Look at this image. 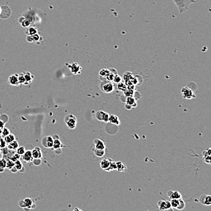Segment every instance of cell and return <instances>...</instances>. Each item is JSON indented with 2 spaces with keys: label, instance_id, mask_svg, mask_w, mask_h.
I'll use <instances>...</instances> for the list:
<instances>
[{
  "label": "cell",
  "instance_id": "obj_1",
  "mask_svg": "<svg viewBox=\"0 0 211 211\" xmlns=\"http://www.w3.org/2000/svg\"><path fill=\"white\" fill-rule=\"evenodd\" d=\"M178 9L180 13H184L187 10L189 5L197 2L196 0H172Z\"/></svg>",
  "mask_w": 211,
  "mask_h": 211
},
{
  "label": "cell",
  "instance_id": "obj_2",
  "mask_svg": "<svg viewBox=\"0 0 211 211\" xmlns=\"http://www.w3.org/2000/svg\"><path fill=\"white\" fill-rule=\"evenodd\" d=\"M64 122L69 129L73 130L77 127V119L74 114H69L64 118Z\"/></svg>",
  "mask_w": 211,
  "mask_h": 211
},
{
  "label": "cell",
  "instance_id": "obj_3",
  "mask_svg": "<svg viewBox=\"0 0 211 211\" xmlns=\"http://www.w3.org/2000/svg\"><path fill=\"white\" fill-rule=\"evenodd\" d=\"M181 93L183 97L185 99H187V100H191V99H194V98L196 97L194 91L192 90L191 88L187 87V86H185V87H183L182 88Z\"/></svg>",
  "mask_w": 211,
  "mask_h": 211
},
{
  "label": "cell",
  "instance_id": "obj_4",
  "mask_svg": "<svg viewBox=\"0 0 211 211\" xmlns=\"http://www.w3.org/2000/svg\"><path fill=\"white\" fill-rule=\"evenodd\" d=\"M95 116L96 119L99 121H101V122H108L109 118V114L107 113V112H105L102 110L98 111L96 113Z\"/></svg>",
  "mask_w": 211,
  "mask_h": 211
},
{
  "label": "cell",
  "instance_id": "obj_5",
  "mask_svg": "<svg viewBox=\"0 0 211 211\" xmlns=\"http://www.w3.org/2000/svg\"><path fill=\"white\" fill-rule=\"evenodd\" d=\"M158 206L160 211L172 210L170 201L168 200H160L158 202Z\"/></svg>",
  "mask_w": 211,
  "mask_h": 211
},
{
  "label": "cell",
  "instance_id": "obj_6",
  "mask_svg": "<svg viewBox=\"0 0 211 211\" xmlns=\"http://www.w3.org/2000/svg\"><path fill=\"white\" fill-rule=\"evenodd\" d=\"M41 144L43 145V147H45V148H51V147H53V138L50 136H45L41 141Z\"/></svg>",
  "mask_w": 211,
  "mask_h": 211
},
{
  "label": "cell",
  "instance_id": "obj_7",
  "mask_svg": "<svg viewBox=\"0 0 211 211\" xmlns=\"http://www.w3.org/2000/svg\"><path fill=\"white\" fill-rule=\"evenodd\" d=\"M200 203L205 206H210L211 205V196L204 194L200 197L199 199Z\"/></svg>",
  "mask_w": 211,
  "mask_h": 211
},
{
  "label": "cell",
  "instance_id": "obj_8",
  "mask_svg": "<svg viewBox=\"0 0 211 211\" xmlns=\"http://www.w3.org/2000/svg\"><path fill=\"white\" fill-rule=\"evenodd\" d=\"M203 159L205 163L210 164H211V148H206L203 153Z\"/></svg>",
  "mask_w": 211,
  "mask_h": 211
},
{
  "label": "cell",
  "instance_id": "obj_9",
  "mask_svg": "<svg viewBox=\"0 0 211 211\" xmlns=\"http://www.w3.org/2000/svg\"><path fill=\"white\" fill-rule=\"evenodd\" d=\"M102 89H103V91L106 93H111L114 91L115 88H114V85L111 82H106L103 85Z\"/></svg>",
  "mask_w": 211,
  "mask_h": 211
},
{
  "label": "cell",
  "instance_id": "obj_10",
  "mask_svg": "<svg viewBox=\"0 0 211 211\" xmlns=\"http://www.w3.org/2000/svg\"><path fill=\"white\" fill-rule=\"evenodd\" d=\"M93 144H94L95 147L97 149L101 150H105L106 144L104 142L100 139H95L93 141Z\"/></svg>",
  "mask_w": 211,
  "mask_h": 211
},
{
  "label": "cell",
  "instance_id": "obj_11",
  "mask_svg": "<svg viewBox=\"0 0 211 211\" xmlns=\"http://www.w3.org/2000/svg\"><path fill=\"white\" fill-rule=\"evenodd\" d=\"M32 156L33 158H34V159H40L41 157H42V153H41V148L38 147H35V148L32 151Z\"/></svg>",
  "mask_w": 211,
  "mask_h": 211
},
{
  "label": "cell",
  "instance_id": "obj_12",
  "mask_svg": "<svg viewBox=\"0 0 211 211\" xmlns=\"http://www.w3.org/2000/svg\"><path fill=\"white\" fill-rule=\"evenodd\" d=\"M168 196L170 200L182 198L181 194L178 191H169L168 192Z\"/></svg>",
  "mask_w": 211,
  "mask_h": 211
},
{
  "label": "cell",
  "instance_id": "obj_13",
  "mask_svg": "<svg viewBox=\"0 0 211 211\" xmlns=\"http://www.w3.org/2000/svg\"><path fill=\"white\" fill-rule=\"evenodd\" d=\"M22 156H23V159L26 162H32L34 160V158L32 154V151L30 150L26 151L25 153L22 155Z\"/></svg>",
  "mask_w": 211,
  "mask_h": 211
},
{
  "label": "cell",
  "instance_id": "obj_14",
  "mask_svg": "<svg viewBox=\"0 0 211 211\" xmlns=\"http://www.w3.org/2000/svg\"><path fill=\"white\" fill-rule=\"evenodd\" d=\"M108 122L116 125H119L120 124L119 118L117 116L115 115V114H111V115H109Z\"/></svg>",
  "mask_w": 211,
  "mask_h": 211
},
{
  "label": "cell",
  "instance_id": "obj_15",
  "mask_svg": "<svg viewBox=\"0 0 211 211\" xmlns=\"http://www.w3.org/2000/svg\"><path fill=\"white\" fill-rule=\"evenodd\" d=\"M111 159H106V158H104L101 160L100 162V167L103 170H106L108 169L110 163H111Z\"/></svg>",
  "mask_w": 211,
  "mask_h": 211
},
{
  "label": "cell",
  "instance_id": "obj_16",
  "mask_svg": "<svg viewBox=\"0 0 211 211\" xmlns=\"http://www.w3.org/2000/svg\"><path fill=\"white\" fill-rule=\"evenodd\" d=\"M18 74H13V75H10L9 78V82L12 85H18Z\"/></svg>",
  "mask_w": 211,
  "mask_h": 211
},
{
  "label": "cell",
  "instance_id": "obj_17",
  "mask_svg": "<svg viewBox=\"0 0 211 211\" xmlns=\"http://www.w3.org/2000/svg\"><path fill=\"white\" fill-rule=\"evenodd\" d=\"M19 147V144L18 142V141H13L9 143L7 145V148L11 150H15L17 149L18 147Z\"/></svg>",
  "mask_w": 211,
  "mask_h": 211
},
{
  "label": "cell",
  "instance_id": "obj_18",
  "mask_svg": "<svg viewBox=\"0 0 211 211\" xmlns=\"http://www.w3.org/2000/svg\"><path fill=\"white\" fill-rule=\"evenodd\" d=\"M94 154L96 156L98 157V158H101L103 157L105 154V150H101L95 148L94 150Z\"/></svg>",
  "mask_w": 211,
  "mask_h": 211
},
{
  "label": "cell",
  "instance_id": "obj_19",
  "mask_svg": "<svg viewBox=\"0 0 211 211\" xmlns=\"http://www.w3.org/2000/svg\"><path fill=\"white\" fill-rule=\"evenodd\" d=\"M116 164H117V170H118L119 172H123L126 169V166L125 164H123L121 161L117 162Z\"/></svg>",
  "mask_w": 211,
  "mask_h": 211
},
{
  "label": "cell",
  "instance_id": "obj_20",
  "mask_svg": "<svg viewBox=\"0 0 211 211\" xmlns=\"http://www.w3.org/2000/svg\"><path fill=\"white\" fill-rule=\"evenodd\" d=\"M23 201H24V204H25L26 208H28V209H32V208L33 201L32 200V199H30L29 198H26Z\"/></svg>",
  "mask_w": 211,
  "mask_h": 211
},
{
  "label": "cell",
  "instance_id": "obj_21",
  "mask_svg": "<svg viewBox=\"0 0 211 211\" xmlns=\"http://www.w3.org/2000/svg\"><path fill=\"white\" fill-rule=\"evenodd\" d=\"M61 142L59 139H56L53 140V148L54 149H58L61 147Z\"/></svg>",
  "mask_w": 211,
  "mask_h": 211
},
{
  "label": "cell",
  "instance_id": "obj_22",
  "mask_svg": "<svg viewBox=\"0 0 211 211\" xmlns=\"http://www.w3.org/2000/svg\"><path fill=\"white\" fill-rule=\"evenodd\" d=\"M4 139L5 141L6 142L7 144H9V143L11 142H12L13 141L15 140V137L13 134L10 133V134L8 135L7 136L4 137Z\"/></svg>",
  "mask_w": 211,
  "mask_h": 211
},
{
  "label": "cell",
  "instance_id": "obj_23",
  "mask_svg": "<svg viewBox=\"0 0 211 211\" xmlns=\"http://www.w3.org/2000/svg\"><path fill=\"white\" fill-rule=\"evenodd\" d=\"M171 207L172 208L176 209L179 205V203H180V199H172L170 201Z\"/></svg>",
  "mask_w": 211,
  "mask_h": 211
},
{
  "label": "cell",
  "instance_id": "obj_24",
  "mask_svg": "<svg viewBox=\"0 0 211 211\" xmlns=\"http://www.w3.org/2000/svg\"><path fill=\"white\" fill-rule=\"evenodd\" d=\"M24 78H25V83L29 84L32 81V75L29 72H26L24 74Z\"/></svg>",
  "mask_w": 211,
  "mask_h": 211
},
{
  "label": "cell",
  "instance_id": "obj_25",
  "mask_svg": "<svg viewBox=\"0 0 211 211\" xmlns=\"http://www.w3.org/2000/svg\"><path fill=\"white\" fill-rule=\"evenodd\" d=\"M114 170H117V164H116L115 162H114V161L111 160L108 169L106 171V172H111V171H112Z\"/></svg>",
  "mask_w": 211,
  "mask_h": 211
},
{
  "label": "cell",
  "instance_id": "obj_26",
  "mask_svg": "<svg viewBox=\"0 0 211 211\" xmlns=\"http://www.w3.org/2000/svg\"><path fill=\"white\" fill-rule=\"evenodd\" d=\"M23 164H22V162H21L19 159L16 160V161H15V166L14 167L16 168V169L17 170H21L22 169V168H23Z\"/></svg>",
  "mask_w": 211,
  "mask_h": 211
},
{
  "label": "cell",
  "instance_id": "obj_27",
  "mask_svg": "<svg viewBox=\"0 0 211 211\" xmlns=\"http://www.w3.org/2000/svg\"><path fill=\"white\" fill-rule=\"evenodd\" d=\"M124 93H125V96H126V97H132V96H133L134 92H133V90L132 89L127 88L126 90L124 91Z\"/></svg>",
  "mask_w": 211,
  "mask_h": 211
},
{
  "label": "cell",
  "instance_id": "obj_28",
  "mask_svg": "<svg viewBox=\"0 0 211 211\" xmlns=\"http://www.w3.org/2000/svg\"><path fill=\"white\" fill-rule=\"evenodd\" d=\"M15 166V162L14 161H12V160L9 159V160L7 161L6 163V168L9 169H12Z\"/></svg>",
  "mask_w": 211,
  "mask_h": 211
},
{
  "label": "cell",
  "instance_id": "obj_29",
  "mask_svg": "<svg viewBox=\"0 0 211 211\" xmlns=\"http://www.w3.org/2000/svg\"><path fill=\"white\" fill-rule=\"evenodd\" d=\"M185 206H186L185 202H184V200H183L182 198H180L179 205L178 206V208H176V209H178V210H183V209H184V208H185Z\"/></svg>",
  "mask_w": 211,
  "mask_h": 211
},
{
  "label": "cell",
  "instance_id": "obj_30",
  "mask_svg": "<svg viewBox=\"0 0 211 211\" xmlns=\"http://www.w3.org/2000/svg\"><path fill=\"white\" fill-rule=\"evenodd\" d=\"M109 72H110V70H107V69H104V70H102L100 72V75L102 77H106Z\"/></svg>",
  "mask_w": 211,
  "mask_h": 211
},
{
  "label": "cell",
  "instance_id": "obj_31",
  "mask_svg": "<svg viewBox=\"0 0 211 211\" xmlns=\"http://www.w3.org/2000/svg\"><path fill=\"white\" fill-rule=\"evenodd\" d=\"M126 103L128 105H130L132 106V105L133 104V103L135 102V99H134L133 97H127L126 98Z\"/></svg>",
  "mask_w": 211,
  "mask_h": 211
},
{
  "label": "cell",
  "instance_id": "obj_32",
  "mask_svg": "<svg viewBox=\"0 0 211 211\" xmlns=\"http://www.w3.org/2000/svg\"><path fill=\"white\" fill-rule=\"evenodd\" d=\"M16 151H17V153L20 154V156H22L23 154L25 153L26 149L24 147H18L16 149Z\"/></svg>",
  "mask_w": 211,
  "mask_h": 211
},
{
  "label": "cell",
  "instance_id": "obj_33",
  "mask_svg": "<svg viewBox=\"0 0 211 211\" xmlns=\"http://www.w3.org/2000/svg\"><path fill=\"white\" fill-rule=\"evenodd\" d=\"M18 82L20 84H24L25 83V78H24V74H21L18 76Z\"/></svg>",
  "mask_w": 211,
  "mask_h": 211
},
{
  "label": "cell",
  "instance_id": "obj_34",
  "mask_svg": "<svg viewBox=\"0 0 211 211\" xmlns=\"http://www.w3.org/2000/svg\"><path fill=\"white\" fill-rule=\"evenodd\" d=\"M10 132L9 129H7V128L4 127L3 129H2V135H1V136L5 137V136H7V135L10 134Z\"/></svg>",
  "mask_w": 211,
  "mask_h": 211
},
{
  "label": "cell",
  "instance_id": "obj_35",
  "mask_svg": "<svg viewBox=\"0 0 211 211\" xmlns=\"http://www.w3.org/2000/svg\"><path fill=\"white\" fill-rule=\"evenodd\" d=\"M118 89H119L120 90L123 91H125L127 89V86H126V84H124L121 82H120L119 83H118Z\"/></svg>",
  "mask_w": 211,
  "mask_h": 211
},
{
  "label": "cell",
  "instance_id": "obj_36",
  "mask_svg": "<svg viewBox=\"0 0 211 211\" xmlns=\"http://www.w3.org/2000/svg\"><path fill=\"white\" fill-rule=\"evenodd\" d=\"M7 161L4 159H0V168L2 169H4L6 168Z\"/></svg>",
  "mask_w": 211,
  "mask_h": 211
},
{
  "label": "cell",
  "instance_id": "obj_37",
  "mask_svg": "<svg viewBox=\"0 0 211 211\" xmlns=\"http://www.w3.org/2000/svg\"><path fill=\"white\" fill-rule=\"evenodd\" d=\"M113 81L115 83H119L120 82H121V77L118 74H115L113 78Z\"/></svg>",
  "mask_w": 211,
  "mask_h": 211
},
{
  "label": "cell",
  "instance_id": "obj_38",
  "mask_svg": "<svg viewBox=\"0 0 211 211\" xmlns=\"http://www.w3.org/2000/svg\"><path fill=\"white\" fill-rule=\"evenodd\" d=\"M7 146V142L2 138H0V148H4Z\"/></svg>",
  "mask_w": 211,
  "mask_h": 211
},
{
  "label": "cell",
  "instance_id": "obj_39",
  "mask_svg": "<svg viewBox=\"0 0 211 211\" xmlns=\"http://www.w3.org/2000/svg\"><path fill=\"white\" fill-rule=\"evenodd\" d=\"M115 74H114V73L110 71V72L109 73L108 75H107V77H106V79L108 81H109V82H111V81H113V78H114V76H115Z\"/></svg>",
  "mask_w": 211,
  "mask_h": 211
},
{
  "label": "cell",
  "instance_id": "obj_40",
  "mask_svg": "<svg viewBox=\"0 0 211 211\" xmlns=\"http://www.w3.org/2000/svg\"><path fill=\"white\" fill-rule=\"evenodd\" d=\"M20 156H21L20 155V154H18L17 153H16L14 154L13 156H12V158H10V159H11V160H12V161H14V162H15V161H16V160H18V159H20Z\"/></svg>",
  "mask_w": 211,
  "mask_h": 211
},
{
  "label": "cell",
  "instance_id": "obj_41",
  "mask_svg": "<svg viewBox=\"0 0 211 211\" xmlns=\"http://www.w3.org/2000/svg\"><path fill=\"white\" fill-rule=\"evenodd\" d=\"M29 32L30 35H34V34H35L36 32H37V30H36L35 28H34V27H30L29 30Z\"/></svg>",
  "mask_w": 211,
  "mask_h": 211
},
{
  "label": "cell",
  "instance_id": "obj_42",
  "mask_svg": "<svg viewBox=\"0 0 211 211\" xmlns=\"http://www.w3.org/2000/svg\"><path fill=\"white\" fill-rule=\"evenodd\" d=\"M4 125L5 124L4 122V121H2V120H0V129H3V128L4 127Z\"/></svg>",
  "mask_w": 211,
  "mask_h": 211
},
{
  "label": "cell",
  "instance_id": "obj_43",
  "mask_svg": "<svg viewBox=\"0 0 211 211\" xmlns=\"http://www.w3.org/2000/svg\"><path fill=\"white\" fill-rule=\"evenodd\" d=\"M125 108H126L127 110H131V108H132V106L130 105L127 104L126 103V106H125Z\"/></svg>",
  "mask_w": 211,
  "mask_h": 211
},
{
  "label": "cell",
  "instance_id": "obj_44",
  "mask_svg": "<svg viewBox=\"0 0 211 211\" xmlns=\"http://www.w3.org/2000/svg\"><path fill=\"white\" fill-rule=\"evenodd\" d=\"M136 107H137V103H136V102L135 101L132 105V108H135Z\"/></svg>",
  "mask_w": 211,
  "mask_h": 211
},
{
  "label": "cell",
  "instance_id": "obj_45",
  "mask_svg": "<svg viewBox=\"0 0 211 211\" xmlns=\"http://www.w3.org/2000/svg\"><path fill=\"white\" fill-rule=\"evenodd\" d=\"M35 36H37V35H35ZM35 37H34V36H33V38H35ZM38 37H38H38H36V39H35V41H37V40H38Z\"/></svg>",
  "mask_w": 211,
  "mask_h": 211
},
{
  "label": "cell",
  "instance_id": "obj_46",
  "mask_svg": "<svg viewBox=\"0 0 211 211\" xmlns=\"http://www.w3.org/2000/svg\"><path fill=\"white\" fill-rule=\"evenodd\" d=\"M1 135H2V129H0V137H1Z\"/></svg>",
  "mask_w": 211,
  "mask_h": 211
},
{
  "label": "cell",
  "instance_id": "obj_47",
  "mask_svg": "<svg viewBox=\"0 0 211 211\" xmlns=\"http://www.w3.org/2000/svg\"><path fill=\"white\" fill-rule=\"evenodd\" d=\"M74 211H81V209H78V208H75V209H74Z\"/></svg>",
  "mask_w": 211,
  "mask_h": 211
},
{
  "label": "cell",
  "instance_id": "obj_48",
  "mask_svg": "<svg viewBox=\"0 0 211 211\" xmlns=\"http://www.w3.org/2000/svg\"><path fill=\"white\" fill-rule=\"evenodd\" d=\"M1 7H0V13H1Z\"/></svg>",
  "mask_w": 211,
  "mask_h": 211
},
{
  "label": "cell",
  "instance_id": "obj_49",
  "mask_svg": "<svg viewBox=\"0 0 211 211\" xmlns=\"http://www.w3.org/2000/svg\"><path fill=\"white\" fill-rule=\"evenodd\" d=\"M0 151H1V148H0Z\"/></svg>",
  "mask_w": 211,
  "mask_h": 211
},
{
  "label": "cell",
  "instance_id": "obj_50",
  "mask_svg": "<svg viewBox=\"0 0 211 211\" xmlns=\"http://www.w3.org/2000/svg\"><path fill=\"white\" fill-rule=\"evenodd\" d=\"M0 138H1V137H0Z\"/></svg>",
  "mask_w": 211,
  "mask_h": 211
}]
</instances>
